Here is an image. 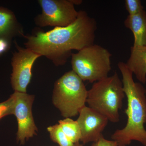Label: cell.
I'll return each instance as SVG.
<instances>
[{
	"instance_id": "cell-18",
	"label": "cell",
	"mask_w": 146,
	"mask_h": 146,
	"mask_svg": "<svg viewBox=\"0 0 146 146\" xmlns=\"http://www.w3.org/2000/svg\"><path fill=\"white\" fill-rule=\"evenodd\" d=\"M9 45L8 41L7 38H0V54L7 50Z\"/></svg>"
},
{
	"instance_id": "cell-2",
	"label": "cell",
	"mask_w": 146,
	"mask_h": 146,
	"mask_svg": "<svg viewBox=\"0 0 146 146\" xmlns=\"http://www.w3.org/2000/svg\"><path fill=\"white\" fill-rule=\"evenodd\" d=\"M118 67L122 76L123 88L127 98L126 124L116 130L111 138L119 144L127 146L132 141H138L146 146V91L142 84L134 82L133 73L124 62H120Z\"/></svg>"
},
{
	"instance_id": "cell-5",
	"label": "cell",
	"mask_w": 146,
	"mask_h": 146,
	"mask_svg": "<svg viewBox=\"0 0 146 146\" xmlns=\"http://www.w3.org/2000/svg\"><path fill=\"white\" fill-rule=\"evenodd\" d=\"M72 70L83 81L94 83L108 76L111 71L112 54L100 45L94 44L72 53Z\"/></svg>"
},
{
	"instance_id": "cell-16",
	"label": "cell",
	"mask_w": 146,
	"mask_h": 146,
	"mask_svg": "<svg viewBox=\"0 0 146 146\" xmlns=\"http://www.w3.org/2000/svg\"><path fill=\"white\" fill-rule=\"evenodd\" d=\"M125 7L129 16L135 15L144 10L140 0H125Z\"/></svg>"
},
{
	"instance_id": "cell-3",
	"label": "cell",
	"mask_w": 146,
	"mask_h": 146,
	"mask_svg": "<svg viewBox=\"0 0 146 146\" xmlns=\"http://www.w3.org/2000/svg\"><path fill=\"white\" fill-rule=\"evenodd\" d=\"M122 80L115 72L93 84L88 90V106L104 115L112 123L119 121V110L125 97Z\"/></svg>"
},
{
	"instance_id": "cell-7",
	"label": "cell",
	"mask_w": 146,
	"mask_h": 146,
	"mask_svg": "<svg viewBox=\"0 0 146 146\" xmlns=\"http://www.w3.org/2000/svg\"><path fill=\"white\" fill-rule=\"evenodd\" d=\"M12 95L14 101L13 115L16 117L18 125L16 141L23 145L30 138L36 135L38 131L32 112L35 96L17 91Z\"/></svg>"
},
{
	"instance_id": "cell-20",
	"label": "cell",
	"mask_w": 146,
	"mask_h": 146,
	"mask_svg": "<svg viewBox=\"0 0 146 146\" xmlns=\"http://www.w3.org/2000/svg\"><path fill=\"white\" fill-rule=\"evenodd\" d=\"M73 146H84L83 144H80V143H77L74 144Z\"/></svg>"
},
{
	"instance_id": "cell-21",
	"label": "cell",
	"mask_w": 146,
	"mask_h": 146,
	"mask_svg": "<svg viewBox=\"0 0 146 146\" xmlns=\"http://www.w3.org/2000/svg\"><path fill=\"white\" fill-rule=\"evenodd\" d=\"M118 146H126L125 145H121V144H119V145H118Z\"/></svg>"
},
{
	"instance_id": "cell-14",
	"label": "cell",
	"mask_w": 146,
	"mask_h": 146,
	"mask_svg": "<svg viewBox=\"0 0 146 146\" xmlns=\"http://www.w3.org/2000/svg\"><path fill=\"white\" fill-rule=\"evenodd\" d=\"M50 138L59 146H73L74 144L69 139L61 129L58 124L50 126L47 128Z\"/></svg>"
},
{
	"instance_id": "cell-17",
	"label": "cell",
	"mask_w": 146,
	"mask_h": 146,
	"mask_svg": "<svg viewBox=\"0 0 146 146\" xmlns=\"http://www.w3.org/2000/svg\"><path fill=\"white\" fill-rule=\"evenodd\" d=\"M118 145L116 141L107 140L102 135L98 141L93 143L91 146H118Z\"/></svg>"
},
{
	"instance_id": "cell-6",
	"label": "cell",
	"mask_w": 146,
	"mask_h": 146,
	"mask_svg": "<svg viewBox=\"0 0 146 146\" xmlns=\"http://www.w3.org/2000/svg\"><path fill=\"white\" fill-rule=\"evenodd\" d=\"M42 11L35 18V23L40 27H65L77 18V11L71 0H39Z\"/></svg>"
},
{
	"instance_id": "cell-19",
	"label": "cell",
	"mask_w": 146,
	"mask_h": 146,
	"mask_svg": "<svg viewBox=\"0 0 146 146\" xmlns=\"http://www.w3.org/2000/svg\"><path fill=\"white\" fill-rule=\"evenodd\" d=\"M74 5H79L81 4L82 1L81 0H71Z\"/></svg>"
},
{
	"instance_id": "cell-11",
	"label": "cell",
	"mask_w": 146,
	"mask_h": 146,
	"mask_svg": "<svg viewBox=\"0 0 146 146\" xmlns=\"http://www.w3.org/2000/svg\"><path fill=\"white\" fill-rule=\"evenodd\" d=\"M126 28L132 32L134 37L133 46H146V11L128 15L124 22Z\"/></svg>"
},
{
	"instance_id": "cell-9",
	"label": "cell",
	"mask_w": 146,
	"mask_h": 146,
	"mask_svg": "<svg viewBox=\"0 0 146 146\" xmlns=\"http://www.w3.org/2000/svg\"><path fill=\"white\" fill-rule=\"evenodd\" d=\"M76 121L81 132L80 141L85 145L99 140L109 121L100 113L85 106L79 112Z\"/></svg>"
},
{
	"instance_id": "cell-10",
	"label": "cell",
	"mask_w": 146,
	"mask_h": 146,
	"mask_svg": "<svg viewBox=\"0 0 146 146\" xmlns=\"http://www.w3.org/2000/svg\"><path fill=\"white\" fill-rule=\"evenodd\" d=\"M126 65L141 83L146 82V46H132Z\"/></svg>"
},
{
	"instance_id": "cell-8",
	"label": "cell",
	"mask_w": 146,
	"mask_h": 146,
	"mask_svg": "<svg viewBox=\"0 0 146 146\" xmlns=\"http://www.w3.org/2000/svg\"><path fill=\"white\" fill-rule=\"evenodd\" d=\"M17 51L13 54L11 60L12 72L11 81L14 91L27 93V87L32 76L34 63L42 56L27 48H22L16 42Z\"/></svg>"
},
{
	"instance_id": "cell-12",
	"label": "cell",
	"mask_w": 146,
	"mask_h": 146,
	"mask_svg": "<svg viewBox=\"0 0 146 146\" xmlns=\"http://www.w3.org/2000/svg\"><path fill=\"white\" fill-rule=\"evenodd\" d=\"M25 35L23 27L18 23L15 14L7 9L0 7V38L10 35Z\"/></svg>"
},
{
	"instance_id": "cell-4",
	"label": "cell",
	"mask_w": 146,
	"mask_h": 146,
	"mask_svg": "<svg viewBox=\"0 0 146 146\" xmlns=\"http://www.w3.org/2000/svg\"><path fill=\"white\" fill-rule=\"evenodd\" d=\"M87 93L83 81L72 70L55 82L52 103L63 117H76L86 106Z\"/></svg>"
},
{
	"instance_id": "cell-15",
	"label": "cell",
	"mask_w": 146,
	"mask_h": 146,
	"mask_svg": "<svg viewBox=\"0 0 146 146\" xmlns=\"http://www.w3.org/2000/svg\"><path fill=\"white\" fill-rule=\"evenodd\" d=\"M14 102V98L11 95L8 99L0 103V119L5 116L13 115Z\"/></svg>"
},
{
	"instance_id": "cell-13",
	"label": "cell",
	"mask_w": 146,
	"mask_h": 146,
	"mask_svg": "<svg viewBox=\"0 0 146 146\" xmlns=\"http://www.w3.org/2000/svg\"><path fill=\"white\" fill-rule=\"evenodd\" d=\"M58 124L72 143L74 144L79 143L81 139V132L76 120L74 121L71 118H65L58 121Z\"/></svg>"
},
{
	"instance_id": "cell-22",
	"label": "cell",
	"mask_w": 146,
	"mask_h": 146,
	"mask_svg": "<svg viewBox=\"0 0 146 146\" xmlns=\"http://www.w3.org/2000/svg\"></svg>"
},
{
	"instance_id": "cell-1",
	"label": "cell",
	"mask_w": 146,
	"mask_h": 146,
	"mask_svg": "<svg viewBox=\"0 0 146 146\" xmlns=\"http://www.w3.org/2000/svg\"><path fill=\"white\" fill-rule=\"evenodd\" d=\"M97 29L96 21L84 11H78L75 21L65 27L50 31L35 30L25 35V48L44 56L59 66L64 65L72 50L79 51L94 44Z\"/></svg>"
}]
</instances>
